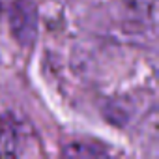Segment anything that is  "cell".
<instances>
[{
	"label": "cell",
	"instance_id": "6da1fadb",
	"mask_svg": "<svg viewBox=\"0 0 159 159\" xmlns=\"http://www.w3.org/2000/svg\"><path fill=\"white\" fill-rule=\"evenodd\" d=\"M38 137L32 125L13 112H0V157L36 155Z\"/></svg>",
	"mask_w": 159,
	"mask_h": 159
},
{
	"label": "cell",
	"instance_id": "3957f363",
	"mask_svg": "<svg viewBox=\"0 0 159 159\" xmlns=\"http://www.w3.org/2000/svg\"><path fill=\"white\" fill-rule=\"evenodd\" d=\"M109 152L96 142H69L64 146V155L69 157H99Z\"/></svg>",
	"mask_w": 159,
	"mask_h": 159
},
{
	"label": "cell",
	"instance_id": "7a4b0ae2",
	"mask_svg": "<svg viewBox=\"0 0 159 159\" xmlns=\"http://www.w3.org/2000/svg\"><path fill=\"white\" fill-rule=\"evenodd\" d=\"M8 23L11 36L21 47L34 45L38 38V6L34 0H11L8 8Z\"/></svg>",
	"mask_w": 159,
	"mask_h": 159
}]
</instances>
